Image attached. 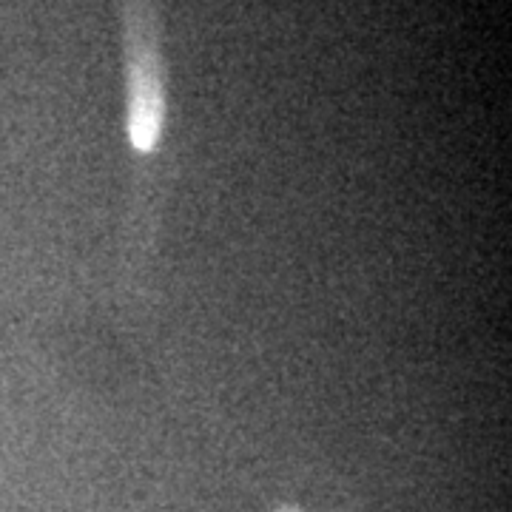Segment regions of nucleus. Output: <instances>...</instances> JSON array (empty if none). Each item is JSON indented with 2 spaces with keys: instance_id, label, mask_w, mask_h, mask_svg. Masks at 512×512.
I'll return each mask as SVG.
<instances>
[{
  "instance_id": "obj_1",
  "label": "nucleus",
  "mask_w": 512,
  "mask_h": 512,
  "mask_svg": "<svg viewBox=\"0 0 512 512\" xmlns=\"http://www.w3.org/2000/svg\"><path fill=\"white\" fill-rule=\"evenodd\" d=\"M123 60L128 140L151 154L165 131V60L154 0H123Z\"/></svg>"
},
{
  "instance_id": "obj_2",
  "label": "nucleus",
  "mask_w": 512,
  "mask_h": 512,
  "mask_svg": "<svg viewBox=\"0 0 512 512\" xmlns=\"http://www.w3.org/2000/svg\"><path fill=\"white\" fill-rule=\"evenodd\" d=\"M274 512H302V510H296V507H279V510Z\"/></svg>"
}]
</instances>
